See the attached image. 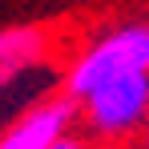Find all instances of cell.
Instances as JSON below:
<instances>
[{"mask_svg":"<svg viewBox=\"0 0 149 149\" xmlns=\"http://www.w3.org/2000/svg\"><path fill=\"white\" fill-rule=\"evenodd\" d=\"M141 69H149V20H125L93 36L81 52H73V61L61 73V93L81 105L113 77L141 73Z\"/></svg>","mask_w":149,"mask_h":149,"instance_id":"1","label":"cell"},{"mask_svg":"<svg viewBox=\"0 0 149 149\" xmlns=\"http://www.w3.org/2000/svg\"><path fill=\"white\" fill-rule=\"evenodd\" d=\"M77 109H81L89 137H101V141L133 137L137 129L149 125V69L113 77L93 97H85Z\"/></svg>","mask_w":149,"mask_h":149,"instance_id":"2","label":"cell"},{"mask_svg":"<svg viewBox=\"0 0 149 149\" xmlns=\"http://www.w3.org/2000/svg\"><path fill=\"white\" fill-rule=\"evenodd\" d=\"M81 117L73 97L49 93L36 105L20 109L12 121L0 129V149H52L65 133H73V121Z\"/></svg>","mask_w":149,"mask_h":149,"instance_id":"3","label":"cell"},{"mask_svg":"<svg viewBox=\"0 0 149 149\" xmlns=\"http://www.w3.org/2000/svg\"><path fill=\"white\" fill-rule=\"evenodd\" d=\"M49 32L45 28H4L0 32V101L4 93H12V89H20L28 77L45 73L49 69Z\"/></svg>","mask_w":149,"mask_h":149,"instance_id":"4","label":"cell"},{"mask_svg":"<svg viewBox=\"0 0 149 149\" xmlns=\"http://www.w3.org/2000/svg\"><path fill=\"white\" fill-rule=\"evenodd\" d=\"M52 149H89V145H85V141H81L77 133H65V137H61V141H56Z\"/></svg>","mask_w":149,"mask_h":149,"instance_id":"5","label":"cell"}]
</instances>
